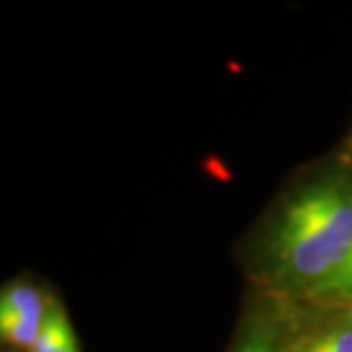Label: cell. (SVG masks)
<instances>
[{"mask_svg": "<svg viewBox=\"0 0 352 352\" xmlns=\"http://www.w3.org/2000/svg\"><path fill=\"white\" fill-rule=\"evenodd\" d=\"M352 247V182H315L286 206L270 243L276 276L307 289L339 268Z\"/></svg>", "mask_w": 352, "mask_h": 352, "instance_id": "6da1fadb", "label": "cell"}, {"mask_svg": "<svg viewBox=\"0 0 352 352\" xmlns=\"http://www.w3.org/2000/svg\"><path fill=\"white\" fill-rule=\"evenodd\" d=\"M30 352H80L78 339L69 315L59 302L51 300L43 327Z\"/></svg>", "mask_w": 352, "mask_h": 352, "instance_id": "3957f363", "label": "cell"}, {"mask_svg": "<svg viewBox=\"0 0 352 352\" xmlns=\"http://www.w3.org/2000/svg\"><path fill=\"white\" fill-rule=\"evenodd\" d=\"M50 300L28 282H16L0 296V335L16 349L32 351L43 327Z\"/></svg>", "mask_w": 352, "mask_h": 352, "instance_id": "7a4b0ae2", "label": "cell"}, {"mask_svg": "<svg viewBox=\"0 0 352 352\" xmlns=\"http://www.w3.org/2000/svg\"><path fill=\"white\" fill-rule=\"evenodd\" d=\"M309 296L314 298H331V300H346L352 302V272L342 276H331L314 288L307 289Z\"/></svg>", "mask_w": 352, "mask_h": 352, "instance_id": "8992f818", "label": "cell"}, {"mask_svg": "<svg viewBox=\"0 0 352 352\" xmlns=\"http://www.w3.org/2000/svg\"><path fill=\"white\" fill-rule=\"evenodd\" d=\"M292 352H352V314L331 321L298 342Z\"/></svg>", "mask_w": 352, "mask_h": 352, "instance_id": "277c9868", "label": "cell"}, {"mask_svg": "<svg viewBox=\"0 0 352 352\" xmlns=\"http://www.w3.org/2000/svg\"><path fill=\"white\" fill-rule=\"evenodd\" d=\"M231 352H289L274 331L264 327L251 329Z\"/></svg>", "mask_w": 352, "mask_h": 352, "instance_id": "5b68a950", "label": "cell"}]
</instances>
